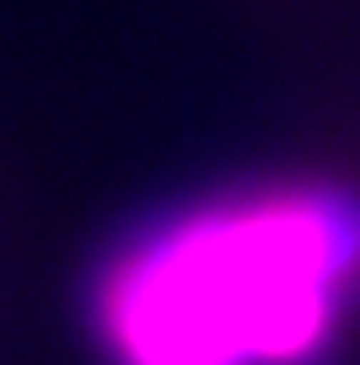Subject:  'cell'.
I'll return each instance as SVG.
<instances>
[{"instance_id": "cell-1", "label": "cell", "mask_w": 360, "mask_h": 365, "mask_svg": "<svg viewBox=\"0 0 360 365\" xmlns=\"http://www.w3.org/2000/svg\"><path fill=\"white\" fill-rule=\"evenodd\" d=\"M360 301V199L253 188L129 242L97 285L119 365H306Z\"/></svg>"}]
</instances>
